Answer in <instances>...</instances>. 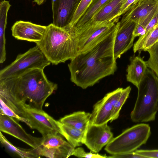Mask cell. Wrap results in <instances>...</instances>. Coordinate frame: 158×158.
Listing matches in <instances>:
<instances>
[{"mask_svg": "<svg viewBox=\"0 0 158 158\" xmlns=\"http://www.w3.org/2000/svg\"><path fill=\"white\" fill-rule=\"evenodd\" d=\"M23 118L26 124L32 129L37 130L44 137L49 134L59 133L58 121L41 109L32 107L25 104H20Z\"/></svg>", "mask_w": 158, "mask_h": 158, "instance_id": "obj_8", "label": "cell"}, {"mask_svg": "<svg viewBox=\"0 0 158 158\" xmlns=\"http://www.w3.org/2000/svg\"><path fill=\"white\" fill-rule=\"evenodd\" d=\"M131 90V88L130 86L123 89L121 95L113 109L111 122L118 118L122 107L129 97Z\"/></svg>", "mask_w": 158, "mask_h": 158, "instance_id": "obj_29", "label": "cell"}, {"mask_svg": "<svg viewBox=\"0 0 158 158\" xmlns=\"http://www.w3.org/2000/svg\"><path fill=\"white\" fill-rule=\"evenodd\" d=\"M137 88V97L131 113V119L135 123L154 120L158 111V77L148 68Z\"/></svg>", "mask_w": 158, "mask_h": 158, "instance_id": "obj_4", "label": "cell"}, {"mask_svg": "<svg viewBox=\"0 0 158 158\" xmlns=\"http://www.w3.org/2000/svg\"><path fill=\"white\" fill-rule=\"evenodd\" d=\"M130 61L127 69V80L137 88L148 67L146 61L139 56H131Z\"/></svg>", "mask_w": 158, "mask_h": 158, "instance_id": "obj_17", "label": "cell"}, {"mask_svg": "<svg viewBox=\"0 0 158 158\" xmlns=\"http://www.w3.org/2000/svg\"><path fill=\"white\" fill-rule=\"evenodd\" d=\"M81 0H52L53 24L67 29Z\"/></svg>", "mask_w": 158, "mask_h": 158, "instance_id": "obj_10", "label": "cell"}, {"mask_svg": "<svg viewBox=\"0 0 158 158\" xmlns=\"http://www.w3.org/2000/svg\"><path fill=\"white\" fill-rule=\"evenodd\" d=\"M111 0H94L84 15L76 24L70 29L73 33L88 24L94 16Z\"/></svg>", "mask_w": 158, "mask_h": 158, "instance_id": "obj_19", "label": "cell"}, {"mask_svg": "<svg viewBox=\"0 0 158 158\" xmlns=\"http://www.w3.org/2000/svg\"><path fill=\"white\" fill-rule=\"evenodd\" d=\"M158 23V12L147 25L143 34L139 36L138 40L134 44L133 50L134 53L141 51L143 44L155 26Z\"/></svg>", "mask_w": 158, "mask_h": 158, "instance_id": "obj_25", "label": "cell"}, {"mask_svg": "<svg viewBox=\"0 0 158 158\" xmlns=\"http://www.w3.org/2000/svg\"><path fill=\"white\" fill-rule=\"evenodd\" d=\"M0 85L12 103L25 104L41 110L58 87L48 79L44 69L38 68L29 69L17 77L0 80Z\"/></svg>", "mask_w": 158, "mask_h": 158, "instance_id": "obj_2", "label": "cell"}, {"mask_svg": "<svg viewBox=\"0 0 158 158\" xmlns=\"http://www.w3.org/2000/svg\"><path fill=\"white\" fill-rule=\"evenodd\" d=\"M9 2L2 1L0 5V54H6L5 30L7 24L8 11L11 6Z\"/></svg>", "mask_w": 158, "mask_h": 158, "instance_id": "obj_21", "label": "cell"}, {"mask_svg": "<svg viewBox=\"0 0 158 158\" xmlns=\"http://www.w3.org/2000/svg\"><path fill=\"white\" fill-rule=\"evenodd\" d=\"M75 148L71 145L60 148H47L42 146L39 147V153L40 156L47 158H68L72 156Z\"/></svg>", "mask_w": 158, "mask_h": 158, "instance_id": "obj_23", "label": "cell"}, {"mask_svg": "<svg viewBox=\"0 0 158 158\" xmlns=\"http://www.w3.org/2000/svg\"><path fill=\"white\" fill-rule=\"evenodd\" d=\"M91 113L78 111L64 116L59 121L62 123L85 131L90 121Z\"/></svg>", "mask_w": 158, "mask_h": 158, "instance_id": "obj_18", "label": "cell"}, {"mask_svg": "<svg viewBox=\"0 0 158 158\" xmlns=\"http://www.w3.org/2000/svg\"><path fill=\"white\" fill-rule=\"evenodd\" d=\"M18 121L6 115L0 114V131L19 139L33 148L41 145L43 137H36L28 134Z\"/></svg>", "mask_w": 158, "mask_h": 158, "instance_id": "obj_11", "label": "cell"}, {"mask_svg": "<svg viewBox=\"0 0 158 158\" xmlns=\"http://www.w3.org/2000/svg\"><path fill=\"white\" fill-rule=\"evenodd\" d=\"M0 103V114L6 115L13 118L18 121L24 122L23 119L1 99Z\"/></svg>", "mask_w": 158, "mask_h": 158, "instance_id": "obj_31", "label": "cell"}, {"mask_svg": "<svg viewBox=\"0 0 158 158\" xmlns=\"http://www.w3.org/2000/svg\"><path fill=\"white\" fill-rule=\"evenodd\" d=\"M158 12V9L153 11L146 17L136 23L133 31V35L135 38L143 34L147 25Z\"/></svg>", "mask_w": 158, "mask_h": 158, "instance_id": "obj_27", "label": "cell"}, {"mask_svg": "<svg viewBox=\"0 0 158 158\" xmlns=\"http://www.w3.org/2000/svg\"><path fill=\"white\" fill-rule=\"evenodd\" d=\"M158 9V0H139L123 15L120 23L128 21L135 23Z\"/></svg>", "mask_w": 158, "mask_h": 158, "instance_id": "obj_14", "label": "cell"}, {"mask_svg": "<svg viewBox=\"0 0 158 158\" xmlns=\"http://www.w3.org/2000/svg\"><path fill=\"white\" fill-rule=\"evenodd\" d=\"M125 0H111L94 16L88 24L77 31L89 26L111 21L119 17V12Z\"/></svg>", "mask_w": 158, "mask_h": 158, "instance_id": "obj_16", "label": "cell"}, {"mask_svg": "<svg viewBox=\"0 0 158 158\" xmlns=\"http://www.w3.org/2000/svg\"><path fill=\"white\" fill-rule=\"evenodd\" d=\"M135 153L144 156L145 158H158V149L155 150H137Z\"/></svg>", "mask_w": 158, "mask_h": 158, "instance_id": "obj_34", "label": "cell"}, {"mask_svg": "<svg viewBox=\"0 0 158 158\" xmlns=\"http://www.w3.org/2000/svg\"><path fill=\"white\" fill-rule=\"evenodd\" d=\"M51 63L36 45L24 53L18 55L15 60L0 71V80L19 77L31 69H42Z\"/></svg>", "mask_w": 158, "mask_h": 158, "instance_id": "obj_6", "label": "cell"}, {"mask_svg": "<svg viewBox=\"0 0 158 158\" xmlns=\"http://www.w3.org/2000/svg\"><path fill=\"white\" fill-rule=\"evenodd\" d=\"M0 140L1 144L8 150L22 158H39L37 148L25 149L14 145L2 133L0 132Z\"/></svg>", "mask_w": 158, "mask_h": 158, "instance_id": "obj_22", "label": "cell"}, {"mask_svg": "<svg viewBox=\"0 0 158 158\" xmlns=\"http://www.w3.org/2000/svg\"><path fill=\"white\" fill-rule=\"evenodd\" d=\"M118 17L109 21L94 24L86 27L72 35L77 43L78 54L89 49L108 35Z\"/></svg>", "mask_w": 158, "mask_h": 158, "instance_id": "obj_7", "label": "cell"}, {"mask_svg": "<svg viewBox=\"0 0 158 158\" xmlns=\"http://www.w3.org/2000/svg\"><path fill=\"white\" fill-rule=\"evenodd\" d=\"M59 134H49L44 137H42L41 145L47 148H58L71 145L68 141L65 140Z\"/></svg>", "mask_w": 158, "mask_h": 158, "instance_id": "obj_24", "label": "cell"}, {"mask_svg": "<svg viewBox=\"0 0 158 158\" xmlns=\"http://www.w3.org/2000/svg\"><path fill=\"white\" fill-rule=\"evenodd\" d=\"M107 123L96 125L89 123L85 131L82 144L91 152L98 153L113 139V133Z\"/></svg>", "mask_w": 158, "mask_h": 158, "instance_id": "obj_9", "label": "cell"}, {"mask_svg": "<svg viewBox=\"0 0 158 158\" xmlns=\"http://www.w3.org/2000/svg\"><path fill=\"white\" fill-rule=\"evenodd\" d=\"M158 42V23L154 26L143 45L142 50L146 51Z\"/></svg>", "mask_w": 158, "mask_h": 158, "instance_id": "obj_30", "label": "cell"}, {"mask_svg": "<svg viewBox=\"0 0 158 158\" xmlns=\"http://www.w3.org/2000/svg\"><path fill=\"white\" fill-rule=\"evenodd\" d=\"M46 27L29 22L19 21L13 24L11 30L12 36L17 40L36 43L42 40Z\"/></svg>", "mask_w": 158, "mask_h": 158, "instance_id": "obj_13", "label": "cell"}, {"mask_svg": "<svg viewBox=\"0 0 158 158\" xmlns=\"http://www.w3.org/2000/svg\"><path fill=\"white\" fill-rule=\"evenodd\" d=\"M107 158H145L144 156L136 154L135 152L120 154L112 155Z\"/></svg>", "mask_w": 158, "mask_h": 158, "instance_id": "obj_36", "label": "cell"}, {"mask_svg": "<svg viewBox=\"0 0 158 158\" xmlns=\"http://www.w3.org/2000/svg\"><path fill=\"white\" fill-rule=\"evenodd\" d=\"M72 155L78 158H107V156L106 155H101L98 153H94L92 152H87L81 147L75 148L72 154Z\"/></svg>", "mask_w": 158, "mask_h": 158, "instance_id": "obj_32", "label": "cell"}, {"mask_svg": "<svg viewBox=\"0 0 158 158\" xmlns=\"http://www.w3.org/2000/svg\"><path fill=\"white\" fill-rule=\"evenodd\" d=\"M94 0H81L68 29L74 26L86 11Z\"/></svg>", "mask_w": 158, "mask_h": 158, "instance_id": "obj_28", "label": "cell"}, {"mask_svg": "<svg viewBox=\"0 0 158 158\" xmlns=\"http://www.w3.org/2000/svg\"><path fill=\"white\" fill-rule=\"evenodd\" d=\"M150 57L146 63L148 67L152 70L158 77V42L147 50Z\"/></svg>", "mask_w": 158, "mask_h": 158, "instance_id": "obj_26", "label": "cell"}, {"mask_svg": "<svg viewBox=\"0 0 158 158\" xmlns=\"http://www.w3.org/2000/svg\"><path fill=\"white\" fill-rule=\"evenodd\" d=\"M118 22L110 33L86 51L79 53L68 64L71 81L83 89L113 74L117 67L114 53Z\"/></svg>", "mask_w": 158, "mask_h": 158, "instance_id": "obj_1", "label": "cell"}, {"mask_svg": "<svg viewBox=\"0 0 158 158\" xmlns=\"http://www.w3.org/2000/svg\"><path fill=\"white\" fill-rule=\"evenodd\" d=\"M136 23L128 21L123 23L118 22L114 38V53L116 60L127 52L133 45L135 38L133 35Z\"/></svg>", "mask_w": 158, "mask_h": 158, "instance_id": "obj_12", "label": "cell"}, {"mask_svg": "<svg viewBox=\"0 0 158 158\" xmlns=\"http://www.w3.org/2000/svg\"><path fill=\"white\" fill-rule=\"evenodd\" d=\"M35 43L52 64L71 60L78 54L77 43L69 31L52 23L47 26L42 40Z\"/></svg>", "mask_w": 158, "mask_h": 158, "instance_id": "obj_3", "label": "cell"}, {"mask_svg": "<svg viewBox=\"0 0 158 158\" xmlns=\"http://www.w3.org/2000/svg\"><path fill=\"white\" fill-rule=\"evenodd\" d=\"M123 89L122 88H118L105 95L112 105L113 109L121 95Z\"/></svg>", "mask_w": 158, "mask_h": 158, "instance_id": "obj_33", "label": "cell"}, {"mask_svg": "<svg viewBox=\"0 0 158 158\" xmlns=\"http://www.w3.org/2000/svg\"><path fill=\"white\" fill-rule=\"evenodd\" d=\"M59 133L63 136L67 141L75 148L81 146L85 131L64 124L58 121Z\"/></svg>", "mask_w": 158, "mask_h": 158, "instance_id": "obj_20", "label": "cell"}, {"mask_svg": "<svg viewBox=\"0 0 158 158\" xmlns=\"http://www.w3.org/2000/svg\"><path fill=\"white\" fill-rule=\"evenodd\" d=\"M139 0H126L121 7L118 15V17L126 13L132 6L136 3Z\"/></svg>", "mask_w": 158, "mask_h": 158, "instance_id": "obj_35", "label": "cell"}, {"mask_svg": "<svg viewBox=\"0 0 158 158\" xmlns=\"http://www.w3.org/2000/svg\"><path fill=\"white\" fill-rule=\"evenodd\" d=\"M113 111L112 105L105 96L94 105L90 123L96 125L107 123L112 119Z\"/></svg>", "mask_w": 158, "mask_h": 158, "instance_id": "obj_15", "label": "cell"}, {"mask_svg": "<svg viewBox=\"0 0 158 158\" xmlns=\"http://www.w3.org/2000/svg\"><path fill=\"white\" fill-rule=\"evenodd\" d=\"M151 134L148 124L141 123L135 125L113 138L106 145L105 150L112 155L135 152L146 143Z\"/></svg>", "mask_w": 158, "mask_h": 158, "instance_id": "obj_5", "label": "cell"}]
</instances>
